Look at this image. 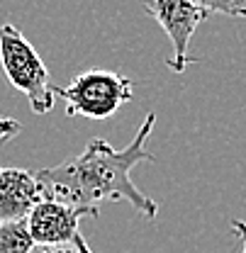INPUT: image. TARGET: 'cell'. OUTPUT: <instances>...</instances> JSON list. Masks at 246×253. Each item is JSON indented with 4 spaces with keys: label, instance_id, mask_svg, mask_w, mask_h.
I'll use <instances>...</instances> for the list:
<instances>
[{
    "label": "cell",
    "instance_id": "cell-6",
    "mask_svg": "<svg viewBox=\"0 0 246 253\" xmlns=\"http://www.w3.org/2000/svg\"><path fill=\"white\" fill-rule=\"evenodd\" d=\"M42 197L44 190L34 173L0 166V224L25 221Z\"/></svg>",
    "mask_w": 246,
    "mask_h": 253
},
{
    "label": "cell",
    "instance_id": "cell-5",
    "mask_svg": "<svg viewBox=\"0 0 246 253\" xmlns=\"http://www.w3.org/2000/svg\"><path fill=\"white\" fill-rule=\"evenodd\" d=\"M81 212L54 197H42L27 217L34 246H88L81 234Z\"/></svg>",
    "mask_w": 246,
    "mask_h": 253
},
{
    "label": "cell",
    "instance_id": "cell-7",
    "mask_svg": "<svg viewBox=\"0 0 246 253\" xmlns=\"http://www.w3.org/2000/svg\"><path fill=\"white\" fill-rule=\"evenodd\" d=\"M34 241L30 236L27 221L0 224V253H32Z\"/></svg>",
    "mask_w": 246,
    "mask_h": 253
},
{
    "label": "cell",
    "instance_id": "cell-8",
    "mask_svg": "<svg viewBox=\"0 0 246 253\" xmlns=\"http://www.w3.org/2000/svg\"><path fill=\"white\" fill-rule=\"evenodd\" d=\"M200 10H205L207 15L210 12H219V15H229L234 17V5L237 0H193Z\"/></svg>",
    "mask_w": 246,
    "mask_h": 253
},
{
    "label": "cell",
    "instance_id": "cell-2",
    "mask_svg": "<svg viewBox=\"0 0 246 253\" xmlns=\"http://www.w3.org/2000/svg\"><path fill=\"white\" fill-rule=\"evenodd\" d=\"M0 68L7 83L30 100L34 115H47L54 110L56 85H51V76L30 39L12 22L0 25Z\"/></svg>",
    "mask_w": 246,
    "mask_h": 253
},
{
    "label": "cell",
    "instance_id": "cell-11",
    "mask_svg": "<svg viewBox=\"0 0 246 253\" xmlns=\"http://www.w3.org/2000/svg\"><path fill=\"white\" fill-rule=\"evenodd\" d=\"M232 229H234L237 239L242 241V253H246V221L234 219V221H232Z\"/></svg>",
    "mask_w": 246,
    "mask_h": 253
},
{
    "label": "cell",
    "instance_id": "cell-3",
    "mask_svg": "<svg viewBox=\"0 0 246 253\" xmlns=\"http://www.w3.org/2000/svg\"><path fill=\"white\" fill-rule=\"evenodd\" d=\"M54 95L63 100L68 117L107 120L134 97V85L122 73L91 68L73 76L68 85L54 88Z\"/></svg>",
    "mask_w": 246,
    "mask_h": 253
},
{
    "label": "cell",
    "instance_id": "cell-9",
    "mask_svg": "<svg viewBox=\"0 0 246 253\" xmlns=\"http://www.w3.org/2000/svg\"><path fill=\"white\" fill-rule=\"evenodd\" d=\"M32 253H93L91 246H34Z\"/></svg>",
    "mask_w": 246,
    "mask_h": 253
},
{
    "label": "cell",
    "instance_id": "cell-4",
    "mask_svg": "<svg viewBox=\"0 0 246 253\" xmlns=\"http://www.w3.org/2000/svg\"><path fill=\"white\" fill-rule=\"evenodd\" d=\"M144 10L158 22V27L168 34L173 54L168 68L173 73H183L190 59V39L195 30L207 20V12L200 10L193 0H144Z\"/></svg>",
    "mask_w": 246,
    "mask_h": 253
},
{
    "label": "cell",
    "instance_id": "cell-12",
    "mask_svg": "<svg viewBox=\"0 0 246 253\" xmlns=\"http://www.w3.org/2000/svg\"><path fill=\"white\" fill-rule=\"evenodd\" d=\"M234 17L246 20V0H237V5H234Z\"/></svg>",
    "mask_w": 246,
    "mask_h": 253
},
{
    "label": "cell",
    "instance_id": "cell-1",
    "mask_svg": "<svg viewBox=\"0 0 246 253\" xmlns=\"http://www.w3.org/2000/svg\"><path fill=\"white\" fill-rule=\"evenodd\" d=\"M154 125L156 115L149 112L134 139L120 151L112 149L105 139H93L83 154L34 173L44 197L71 205L83 217H98L100 205L107 200H124L147 219H156L158 205L132 180V170L139 163L156 158L151 151H147V139L151 136Z\"/></svg>",
    "mask_w": 246,
    "mask_h": 253
},
{
    "label": "cell",
    "instance_id": "cell-10",
    "mask_svg": "<svg viewBox=\"0 0 246 253\" xmlns=\"http://www.w3.org/2000/svg\"><path fill=\"white\" fill-rule=\"evenodd\" d=\"M20 129H22L20 122H15V120H10V117H0V141H10Z\"/></svg>",
    "mask_w": 246,
    "mask_h": 253
}]
</instances>
